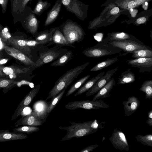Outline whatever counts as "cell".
I'll return each mask as SVG.
<instances>
[{
	"label": "cell",
	"mask_w": 152,
	"mask_h": 152,
	"mask_svg": "<svg viewBox=\"0 0 152 152\" xmlns=\"http://www.w3.org/2000/svg\"><path fill=\"white\" fill-rule=\"evenodd\" d=\"M71 125L66 127L60 126L59 129L66 130V135L60 140L61 141L69 140L74 137L79 138L94 133L98 130V122L96 120L82 123L70 122Z\"/></svg>",
	"instance_id": "1"
},
{
	"label": "cell",
	"mask_w": 152,
	"mask_h": 152,
	"mask_svg": "<svg viewBox=\"0 0 152 152\" xmlns=\"http://www.w3.org/2000/svg\"><path fill=\"white\" fill-rule=\"evenodd\" d=\"M89 64V62H87L66 72L56 82L46 100L54 97L62 91L66 90Z\"/></svg>",
	"instance_id": "2"
},
{
	"label": "cell",
	"mask_w": 152,
	"mask_h": 152,
	"mask_svg": "<svg viewBox=\"0 0 152 152\" xmlns=\"http://www.w3.org/2000/svg\"><path fill=\"white\" fill-rule=\"evenodd\" d=\"M122 51L104 39L96 45L84 50L83 53L88 57L97 58L115 54Z\"/></svg>",
	"instance_id": "3"
},
{
	"label": "cell",
	"mask_w": 152,
	"mask_h": 152,
	"mask_svg": "<svg viewBox=\"0 0 152 152\" xmlns=\"http://www.w3.org/2000/svg\"><path fill=\"white\" fill-rule=\"evenodd\" d=\"M67 42L70 45L81 42L85 34L81 27L76 23L67 20L60 27Z\"/></svg>",
	"instance_id": "4"
},
{
	"label": "cell",
	"mask_w": 152,
	"mask_h": 152,
	"mask_svg": "<svg viewBox=\"0 0 152 152\" xmlns=\"http://www.w3.org/2000/svg\"><path fill=\"white\" fill-rule=\"evenodd\" d=\"M108 42L114 46L119 48L124 51L125 53L123 54L124 56L137 50L143 49L152 50L150 47L144 44L135 37L129 39Z\"/></svg>",
	"instance_id": "5"
},
{
	"label": "cell",
	"mask_w": 152,
	"mask_h": 152,
	"mask_svg": "<svg viewBox=\"0 0 152 152\" xmlns=\"http://www.w3.org/2000/svg\"><path fill=\"white\" fill-rule=\"evenodd\" d=\"M110 106L104 101L100 99L95 101L83 100L76 101L68 103L65 106V108L74 110L78 108L87 110H97L101 108H107Z\"/></svg>",
	"instance_id": "6"
},
{
	"label": "cell",
	"mask_w": 152,
	"mask_h": 152,
	"mask_svg": "<svg viewBox=\"0 0 152 152\" xmlns=\"http://www.w3.org/2000/svg\"><path fill=\"white\" fill-rule=\"evenodd\" d=\"M67 51L66 49L61 48L54 49L39 53V58L35 62L34 69L39 67L44 64L51 62L61 57Z\"/></svg>",
	"instance_id": "7"
},
{
	"label": "cell",
	"mask_w": 152,
	"mask_h": 152,
	"mask_svg": "<svg viewBox=\"0 0 152 152\" xmlns=\"http://www.w3.org/2000/svg\"><path fill=\"white\" fill-rule=\"evenodd\" d=\"M109 140L115 149L120 151L129 150V145L126 137L122 131L115 129Z\"/></svg>",
	"instance_id": "8"
},
{
	"label": "cell",
	"mask_w": 152,
	"mask_h": 152,
	"mask_svg": "<svg viewBox=\"0 0 152 152\" xmlns=\"http://www.w3.org/2000/svg\"><path fill=\"white\" fill-rule=\"evenodd\" d=\"M40 85L38 84L33 87L19 104L12 116L11 120L16 119L20 116L23 109L28 106L38 92Z\"/></svg>",
	"instance_id": "9"
},
{
	"label": "cell",
	"mask_w": 152,
	"mask_h": 152,
	"mask_svg": "<svg viewBox=\"0 0 152 152\" xmlns=\"http://www.w3.org/2000/svg\"><path fill=\"white\" fill-rule=\"evenodd\" d=\"M126 62L132 67L138 68L140 73L150 72L152 70V57L135 58L127 60Z\"/></svg>",
	"instance_id": "10"
},
{
	"label": "cell",
	"mask_w": 152,
	"mask_h": 152,
	"mask_svg": "<svg viewBox=\"0 0 152 152\" xmlns=\"http://www.w3.org/2000/svg\"><path fill=\"white\" fill-rule=\"evenodd\" d=\"M4 49L9 55L20 61L24 64L34 68L36 63L26 55L20 50L13 47L5 45Z\"/></svg>",
	"instance_id": "11"
},
{
	"label": "cell",
	"mask_w": 152,
	"mask_h": 152,
	"mask_svg": "<svg viewBox=\"0 0 152 152\" xmlns=\"http://www.w3.org/2000/svg\"><path fill=\"white\" fill-rule=\"evenodd\" d=\"M118 70V68L109 70L106 74L99 78L95 84L87 91L86 95L88 96L97 93L112 78L113 76Z\"/></svg>",
	"instance_id": "12"
},
{
	"label": "cell",
	"mask_w": 152,
	"mask_h": 152,
	"mask_svg": "<svg viewBox=\"0 0 152 152\" xmlns=\"http://www.w3.org/2000/svg\"><path fill=\"white\" fill-rule=\"evenodd\" d=\"M31 67L30 66L28 67L20 68L12 66H0V77H9L11 79H15L18 75L27 72Z\"/></svg>",
	"instance_id": "13"
},
{
	"label": "cell",
	"mask_w": 152,
	"mask_h": 152,
	"mask_svg": "<svg viewBox=\"0 0 152 152\" xmlns=\"http://www.w3.org/2000/svg\"><path fill=\"white\" fill-rule=\"evenodd\" d=\"M45 121L40 119L33 111L30 114L23 116L15 123V126L23 125L38 126L42 125Z\"/></svg>",
	"instance_id": "14"
},
{
	"label": "cell",
	"mask_w": 152,
	"mask_h": 152,
	"mask_svg": "<svg viewBox=\"0 0 152 152\" xmlns=\"http://www.w3.org/2000/svg\"><path fill=\"white\" fill-rule=\"evenodd\" d=\"M62 3L67 10L81 19L82 16V3L78 0H61Z\"/></svg>",
	"instance_id": "15"
},
{
	"label": "cell",
	"mask_w": 152,
	"mask_h": 152,
	"mask_svg": "<svg viewBox=\"0 0 152 152\" xmlns=\"http://www.w3.org/2000/svg\"><path fill=\"white\" fill-rule=\"evenodd\" d=\"M48 102L45 101L40 100L34 104L33 112L40 120H46L49 114L47 113Z\"/></svg>",
	"instance_id": "16"
},
{
	"label": "cell",
	"mask_w": 152,
	"mask_h": 152,
	"mask_svg": "<svg viewBox=\"0 0 152 152\" xmlns=\"http://www.w3.org/2000/svg\"><path fill=\"white\" fill-rule=\"evenodd\" d=\"M125 115L129 116L138 109L140 105V102L138 98L134 96L129 97L127 101L122 102Z\"/></svg>",
	"instance_id": "17"
},
{
	"label": "cell",
	"mask_w": 152,
	"mask_h": 152,
	"mask_svg": "<svg viewBox=\"0 0 152 152\" xmlns=\"http://www.w3.org/2000/svg\"><path fill=\"white\" fill-rule=\"evenodd\" d=\"M28 138L25 134L11 132L8 130H0V142L26 139Z\"/></svg>",
	"instance_id": "18"
},
{
	"label": "cell",
	"mask_w": 152,
	"mask_h": 152,
	"mask_svg": "<svg viewBox=\"0 0 152 152\" xmlns=\"http://www.w3.org/2000/svg\"><path fill=\"white\" fill-rule=\"evenodd\" d=\"M115 81L113 78H111L97 93L92 99L93 101L104 99L110 96V93L113 86L115 85Z\"/></svg>",
	"instance_id": "19"
},
{
	"label": "cell",
	"mask_w": 152,
	"mask_h": 152,
	"mask_svg": "<svg viewBox=\"0 0 152 152\" xmlns=\"http://www.w3.org/2000/svg\"><path fill=\"white\" fill-rule=\"evenodd\" d=\"M48 44V45L56 44L58 46H67L74 48L75 47L73 45H70L68 43L59 27L56 28L52 35L51 40Z\"/></svg>",
	"instance_id": "20"
},
{
	"label": "cell",
	"mask_w": 152,
	"mask_h": 152,
	"mask_svg": "<svg viewBox=\"0 0 152 152\" xmlns=\"http://www.w3.org/2000/svg\"><path fill=\"white\" fill-rule=\"evenodd\" d=\"M62 4L61 0H57L56 1L47 14L44 24L45 26L53 23L57 18L60 11Z\"/></svg>",
	"instance_id": "21"
},
{
	"label": "cell",
	"mask_w": 152,
	"mask_h": 152,
	"mask_svg": "<svg viewBox=\"0 0 152 152\" xmlns=\"http://www.w3.org/2000/svg\"><path fill=\"white\" fill-rule=\"evenodd\" d=\"M7 41L13 47L20 50L26 55H29L31 53V48L26 44V40L17 39L11 37Z\"/></svg>",
	"instance_id": "22"
},
{
	"label": "cell",
	"mask_w": 152,
	"mask_h": 152,
	"mask_svg": "<svg viewBox=\"0 0 152 152\" xmlns=\"http://www.w3.org/2000/svg\"><path fill=\"white\" fill-rule=\"evenodd\" d=\"M56 28H52L50 29H47L37 34L35 40L41 45L46 44L50 42L52 37Z\"/></svg>",
	"instance_id": "23"
},
{
	"label": "cell",
	"mask_w": 152,
	"mask_h": 152,
	"mask_svg": "<svg viewBox=\"0 0 152 152\" xmlns=\"http://www.w3.org/2000/svg\"><path fill=\"white\" fill-rule=\"evenodd\" d=\"M26 23L27 28L31 33L33 34L37 33L38 22L32 12L27 17Z\"/></svg>",
	"instance_id": "24"
},
{
	"label": "cell",
	"mask_w": 152,
	"mask_h": 152,
	"mask_svg": "<svg viewBox=\"0 0 152 152\" xmlns=\"http://www.w3.org/2000/svg\"><path fill=\"white\" fill-rule=\"evenodd\" d=\"M104 74L105 72H101L96 76L85 82L80 87L74 96H76L80 95L87 91L95 84L99 78L104 75Z\"/></svg>",
	"instance_id": "25"
},
{
	"label": "cell",
	"mask_w": 152,
	"mask_h": 152,
	"mask_svg": "<svg viewBox=\"0 0 152 152\" xmlns=\"http://www.w3.org/2000/svg\"><path fill=\"white\" fill-rule=\"evenodd\" d=\"M130 68L122 72L118 79V84L124 85L134 82L135 80V76L134 73Z\"/></svg>",
	"instance_id": "26"
},
{
	"label": "cell",
	"mask_w": 152,
	"mask_h": 152,
	"mask_svg": "<svg viewBox=\"0 0 152 152\" xmlns=\"http://www.w3.org/2000/svg\"><path fill=\"white\" fill-rule=\"evenodd\" d=\"M134 37L124 32H114L109 33L104 39L108 42L129 39Z\"/></svg>",
	"instance_id": "27"
},
{
	"label": "cell",
	"mask_w": 152,
	"mask_h": 152,
	"mask_svg": "<svg viewBox=\"0 0 152 152\" xmlns=\"http://www.w3.org/2000/svg\"><path fill=\"white\" fill-rule=\"evenodd\" d=\"M73 53L71 50L67 51L61 57L53 62L51 66H63L72 59Z\"/></svg>",
	"instance_id": "28"
},
{
	"label": "cell",
	"mask_w": 152,
	"mask_h": 152,
	"mask_svg": "<svg viewBox=\"0 0 152 152\" xmlns=\"http://www.w3.org/2000/svg\"><path fill=\"white\" fill-rule=\"evenodd\" d=\"M118 60L117 57L108 58L106 60L98 63L90 69V71H99L109 66L114 63Z\"/></svg>",
	"instance_id": "29"
},
{
	"label": "cell",
	"mask_w": 152,
	"mask_h": 152,
	"mask_svg": "<svg viewBox=\"0 0 152 152\" xmlns=\"http://www.w3.org/2000/svg\"><path fill=\"white\" fill-rule=\"evenodd\" d=\"M50 5V4L47 1H43L42 0H38L34 9L32 11V12L34 14L40 15Z\"/></svg>",
	"instance_id": "30"
},
{
	"label": "cell",
	"mask_w": 152,
	"mask_h": 152,
	"mask_svg": "<svg viewBox=\"0 0 152 152\" xmlns=\"http://www.w3.org/2000/svg\"><path fill=\"white\" fill-rule=\"evenodd\" d=\"M39 128L37 126L28 125H23L13 129V132L23 133L24 134H31L37 132L39 130Z\"/></svg>",
	"instance_id": "31"
},
{
	"label": "cell",
	"mask_w": 152,
	"mask_h": 152,
	"mask_svg": "<svg viewBox=\"0 0 152 152\" xmlns=\"http://www.w3.org/2000/svg\"><path fill=\"white\" fill-rule=\"evenodd\" d=\"M139 90L145 93V99L152 98V80H148L144 81L142 85Z\"/></svg>",
	"instance_id": "32"
},
{
	"label": "cell",
	"mask_w": 152,
	"mask_h": 152,
	"mask_svg": "<svg viewBox=\"0 0 152 152\" xmlns=\"http://www.w3.org/2000/svg\"><path fill=\"white\" fill-rule=\"evenodd\" d=\"M90 76V75H87L81 78L72 85L67 92L66 96H68L73 93L86 81Z\"/></svg>",
	"instance_id": "33"
},
{
	"label": "cell",
	"mask_w": 152,
	"mask_h": 152,
	"mask_svg": "<svg viewBox=\"0 0 152 152\" xmlns=\"http://www.w3.org/2000/svg\"><path fill=\"white\" fill-rule=\"evenodd\" d=\"M18 82L9 79L0 78V91L3 88V92L6 93L10 88L17 84Z\"/></svg>",
	"instance_id": "34"
},
{
	"label": "cell",
	"mask_w": 152,
	"mask_h": 152,
	"mask_svg": "<svg viewBox=\"0 0 152 152\" xmlns=\"http://www.w3.org/2000/svg\"><path fill=\"white\" fill-rule=\"evenodd\" d=\"M130 53H132V57L135 58L152 57V50L149 49L137 50Z\"/></svg>",
	"instance_id": "35"
},
{
	"label": "cell",
	"mask_w": 152,
	"mask_h": 152,
	"mask_svg": "<svg viewBox=\"0 0 152 152\" xmlns=\"http://www.w3.org/2000/svg\"><path fill=\"white\" fill-rule=\"evenodd\" d=\"M65 91V90H63L58 95L51 98L49 102H48V106L47 109V113L48 114H49L52 111L61 99Z\"/></svg>",
	"instance_id": "36"
},
{
	"label": "cell",
	"mask_w": 152,
	"mask_h": 152,
	"mask_svg": "<svg viewBox=\"0 0 152 152\" xmlns=\"http://www.w3.org/2000/svg\"><path fill=\"white\" fill-rule=\"evenodd\" d=\"M135 138L137 141L144 145L152 147V135L151 134L144 135H139Z\"/></svg>",
	"instance_id": "37"
},
{
	"label": "cell",
	"mask_w": 152,
	"mask_h": 152,
	"mask_svg": "<svg viewBox=\"0 0 152 152\" xmlns=\"http://www.w3.org/2000/svg\"><path fill=\"white\" fill-rule=\"evenodd\" d=\"M2 37L6 41H7L11 37L10 34L8 31V28H5L3 29L1 31Z\"/></svg>",
	"instance_id": "38"
},
{
	"label": "cell",
	"mask_w": 152,
	"mask_h": 152,
	"mask_svg": "<svg viewBox=\"0 0 152 152\" xmlns=\"http://www.w3.org/2000/svg\"><path fill=\"white\" fill-rule=\"evenodd\" d=\"M31 0H19V10L20 12H23L28 2Z\"/></svg>",
	"instance_id": "39"
},
{
	"label": "cell",
	"mask_w": 152,
	"mask_h": 152,
	"mask_svg": "<svg viewBox=\"0 0 152 152\" xmlns=\"http://www.w3.org/2000/svg\"><path fill=\"white\" fill-rule=\"evenodd\" d=\"M98 147L99 145L98 144L91 145L83 149L80 152H89L92 151L93 150Z\"/></svg>",
	"instance_id": "40"
},
{
	"label": "cell",
	"mask_w": 152,
	"mask_h": 152,
	"mask_svg": "<svg viewBox=\"0 0 152 152\" xmlns=\"http://www.w3.org/2000/svg\"><path fill=\"white\" fill-rule=\"evenodd\" d=\"M27 45L31 48V47L41 45L40 43L35 40H27L26 41Z\"/></svg>",
	"instance_id": "41"
},
{
	"label": "cell",
	"mask_w": 152,
	"mask_h": 152,
	"mask_svg": "<svg viewBox=\"0 0 152 152\" xmlns=\"http://www.w3.org/2000/svg\"><path fill=\"white\" fill-rule=\"evenodd\" d=\"M148 120L146 123L150 126H152V110H151L148 113Z\"/></svg>",
	"instance_id": "42"
},
{
	"label": "cell",
	"mask_w": 152,
	"mask_h": 152,
	"mask_svg": "<svg viewBox=\"0 0 152 152\" xmlns=\"http://www.w3.org/2000/svg\"><path fill=\"white\" fill-rule=\"evenodd\" d=\"M8 0H0V4L1 6L3 9L5 11L7 4Z\"/></svg>",
	"instance_id": "43"
},
{
	"label": "cell",
	"mask_w": 152,
	"mask_h": 152,
	"mask_svg": "<svg viewBox=\"0 0 152 152\" xmlns=\"http://www.w3.org/2000/svg\"><path fill=\"white\" fill-rule=\"evenodd\" d=\"M136 5V2L133 1H132L129 2L128 4V7L130 9H132L135 7Z\"/></svg>",
	"instance_id": "44"
},
{
	"label": "cell",
	"mask_w": 152,
	"mask_h": 152,
	"mask_svg": "<svg viewBox=\"0 0 152 152\" xmlns=\"http://www.w3.org/2000/svg\"><path fill=\"white\" fill-rule=\"evenodd\" d=\"M119 11V8L118 7H115L112 9L110 13L112 14H115L118 13Z\"/></svg>",
	"instance_id": "45"
},
{
	"label": "cell",
	"mask_w": 152,
	"mask_h": 152,
	"mask_svg": "<svg viewBox=\"0 0 152 152\" xmlns=\"http://www.w3.org/2000/svg\"><path fill=\"white\" fill-rule=\"evenodd\" d=\"M146 20V18L145 17L140 18L137 19V22L139 24L143 23Z\"/></svg>",
	"instance_id": "46"
},
{
	"label": "cell",
	"mask_w": 152,
	"mask_h": 152,
	"mask_svg": "<svg viewBox=\"0 0 152 152\" xmlns=\"http://www.w3.org/2000/svg\"><path fill=\"white\" fill-rule=\"evenodd\" d=\"M8 58H3L0 59V66H2L4 64H6L8 61Z\"/></svg>",
	"instance_id": "47"
},
{
	"label": "cell",
	"mask_w": 152,
	"mask_h": 152,
	"mask_svg": "<svg viewBox=\"0 0 152 152\" xmlns=\"http://www.w3.org/2000/svg\"><path fill=\"white\" fill-rule=\"evenodd\" d=\"M5 45L4 42V41L2 40L0 41V51L4 49V46Z\"/></svg>",
	"instance_id": "48"
},
{
	"label": "cell",
	"mask_w": 152,
	"mask_h": 152,
	"mask_svg": "<svg viewBox=\"0 0 152 152\" xmlns=\"http://www.w3.org/2000/svg\"><path fill=\"white\" fill-rule=\"evenodd\" d=\"M145 0H136V3L138 4H142Z\"/></svg>",
	"instance_id": "49"
},
{
	"label": "cell",
	"mask_w": 152,
	"mask_h": 152,
	"mask_svg": "<svg viewBox=\"0 0 152 152\" xmlns=\"http://www.w3.org/2000/svg\"><path fill=\"white\" fill-rule=\"evenodd\" d=\"M0 37H2L1 35V31H0Z\"/></svg>",
	"instance_id": "50"
},
{
	"label": "cell",
	"mask_w": 152,
	"mask_h": 152,
	"mask_svg": "<svg viewBox=\"0 0 152 152\" xmlns=\"http://www.w3.org/2000/svg\"><path fill=\"white\" fill-rule=\"evenodd\" d=\"M145 5L146 6H147V5H148V3H147V2H145Z\"/></svg>",
	"instance_id": "51"
},
{
	"label": "cell",
	"mask_w": 152,
	"mask_h": 152,
	"mask_svg": "<svg viewBox=\"0 0 152 152\" xmlns=\"http://www.w3.org/2000/svg\"><path fill=\"white\" fill-rule=\"evenodd\" d=\"M130 11L131 12H132L133 11V10L132 9H130Z\"/></svg>",
	"instance_id": "52"
},
{
	"label": "cell",
	"mask_w": 152,
	"mask_h": 152,
	"mask_svg": "<svg viewBox=\"0 0 152 152\" xmlns=\"http://www.w3.org/2000/svg\"></svg>",
	"instance_id": "53"
}]
</instances>
